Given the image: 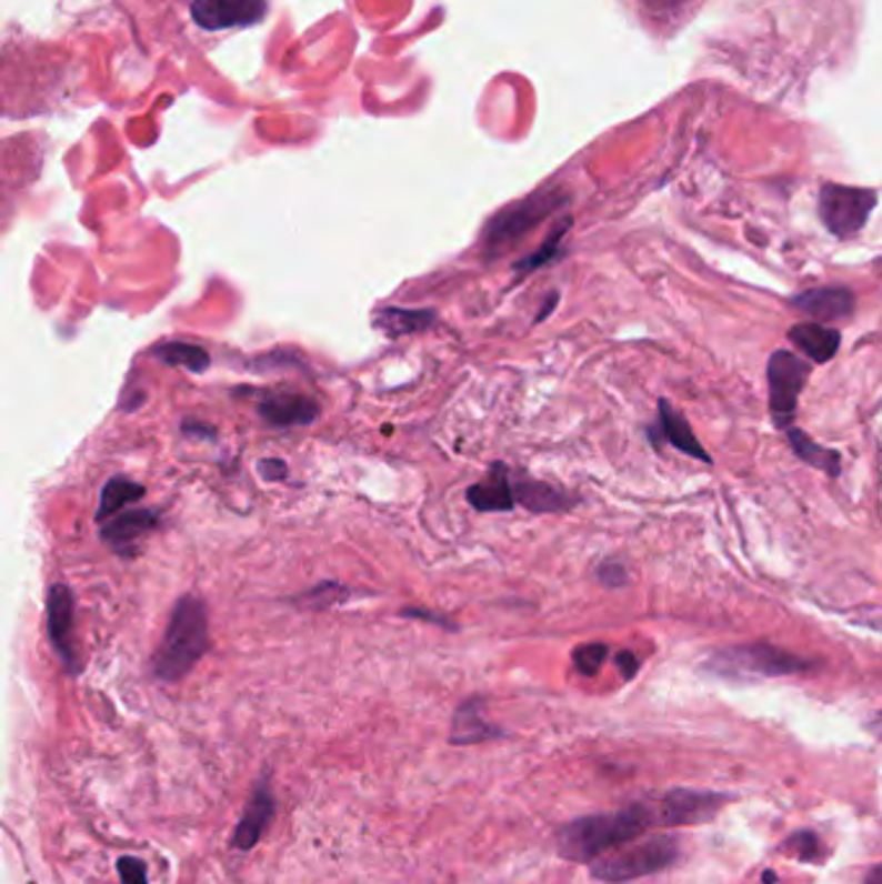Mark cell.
I'll return each mask as SVG.
<instances>
[{
    "mask_svg": "<svg viewBox=\"0 0 882 884\" xmlns=\"http://www.w3.org/2000/svg\"><path fill=\"white\" fill-rule=\"evenodd\" d=\"M790 342L798 346V352L805 354L813 362H831L836 358L841 346V334L836 329H829L825 323H798L790 329Z\"/></svg>",
    "mask_w": 882,
    "mask_h": 884,
    "instance_id": "ac0fdd59",
    "label": "cell"
},
{
    "mask_svg": "<svg viewBox=\"0 0 882 884\" xmlns=\"http://www.w3.org/2000/svg\"><path fill=\"white\" fill-rule=\"evenodd\" d=\"M864 884H882V864H875L864 877Z\"/></svg>",
    "mask_w": 882,
    "mask_h": 884,
    "instance_id": "1f68e13d",
    "label": "cell"
},
{
    "mask_svg": "<svg viewBox=\"0 0 882 884\" xmlns=\"http://www.w3.org/2000/svg\"><path fill=\"white\" fill-rule=\"evenodd\" d=\"M786 432V440H790V448H792V453L800 458L802 463H808V465H813V469H818V471H823V473H829L831 479H836L839 473H841V455L836 453V450H831V448H825V445H818L815 440H810L805 432H802L800 428H792L790 430H784Z\"/></svg>",
    "mask_w": 882,
    "mask_h": 884,
    "instance_id": "44dd1931",
    "label": "cell"
},
{
    "mask_svg": "<svg viewBox=\"0 0 882 884\" xmlns=\"http://www.w3.org/2000/svg\"><path fill=\"white\" fill-rule=\"evenodd\" d=\"M159 525V512L156 510H128L117 515L112 523L101 525V539L112 546L117 554H132V546L143 539L146 533L156 531Z\"/></svg>",
    "mask_w": 882,
    "mask_h": 884,
    "instance_id": "2e32d148",
    "label": "cell"
},
{
    "mask_svg": "<svg viewBox=\"0 0 882 884\" xmlns=\"http://www.w3.org/2000/svg\"><path fill=\"white\" fill-rule=\"evenodd\" d=\"M210 650L208 607L192 595L181 597L169 615L167 634L153 654V673L159 681L177 683Z\"/></svg>",
    "mask_w": 882,
    "mask_h": 884,
    "instance_id": "7a4b0ae2",
    "label": "cell"
},
{
    "mask_svg": "<svg viewBox=\"0 0 882 884\" xmlns=\"http://www.w3.org/2000/svg\"><path fill=\"white\" fill-rule=\"evenodd\" d=\"M766 378L771 420H774L779 430H790L794 422V412H798L800 393L805 391V383L810 378V362L790 350H776L769 358Z\"/></svg>",
    "mask_w": 882,
    "mask_h": 884,
    "instance_id": "8992f818",
    "label": "cell"
},
{
    "mask_svg": "<svg viewBox=\"0 0 882 884\" xmlns=\"http://www.w3.org/2000/svg\"><path fill=\"white\" fill-rule=\"evenodd\" d=\"M728 796L691 792V788H673L663 800L655 802L658 825H699L712 820L722 810Z\"/></svg>",
    "mask_w": 882,
    "mask_h": 884,
    "instance_id": "9c48e42d",
    "label": "cell"
},
{
    "mask_svg": "<svg viewBox=\"0 0 882 884\" xmlns=\"http://www.w3.org/2000/svg\"><path fill=\"white\" fill-rule=\"evenodd\" d=\"M515 500L531 512H559L572 508V496L562 492V489L543 484V481H533L521 476L515 484Z\"/></svg>",
    "mask_w": 882,
    "mask_h": 884,
    "instance_id": "ffe728a7",
    "label": "cell"
},
{
    "mask_svg": "<svg viewBox=\"0 0 882 884\" xmlns=\"http://www.w3.org/2000/svg\"><path fill=\"white\" fill-rule=\"evenodd\" d=\"M189 13L204 31H225L262 21L267 3L264 0H192Z\"/></svg>",
    "mask_w": 882,
    "mask_h": 884,
    "instance_id": "ba28073f",
    "label": "cell"
},
{
    "mask_svg": "<svg viewBox=\"0 0 882 884\" xmlns=\"http://www.w3.org/2000/svg\"><path fill=\"white\" fill-rule=\"evenodd\" d=\"M652 825H658L655 804H629L619 812L567 823L557 833V851L570 862H595V858L642 838Z\"/></svg>",
    "mask_w": 882,
    "mask_h": 884,
    "instance_id": "6da1fadb",
    "label": "cell"
},
{
    "mask_svg": "<svg viewBox=\"0 0 882 884\" xmlns=\"http://www.w3.org/2000/svg\"><path fill=\"white\" fill-rule=\"evenodd\" d=\"M272 815H274V796H272V788L267 781H257L254 792H251L249 802H247V810H243V815L239 820V825H235V833L231 838V846L235 851H251L262 838L267 825L272 823Z\"/></svg>",
    "mask_w": 882,
    "mask_h": 884,
    "instance_id": "5bb4252c",
    "label": "cell"
},
{
    "mask_svg": "<svg viewBox=\"0 0 882 884\" xmlns=\"http://www.w3.org/2000/svg\"><path fill=\"white\" fill-rule=\"evenodd\" d=\"M815 662L782 650V646L755 642L738 644L712 654V673L724 677H782L794 673H808Z\"/></svg>",
    "mask_w": 882,
    "mask_h": 884,
    "instance_id": "5b68a950",
    "label": "cell"
},
{
    "mask_svg": "<svg viewBox=\"0 0 882 884\" xmlns=\"http://www.w3.org/2000/svg\"><path fill=\"white\" fill-rule=\"evenodd\" d=\"M401 615H409V619H424V621H432V623H443V626H448V629L453 631V623H451V621L440 619L438 613H422L420 607H407V611H401Z\"/></svg>",
    "mask_w": 882,
    "mask_h": 884,
    "instance_id": "4dcf8cb0",
    "label": "cell"
},
{
    "mask_svg": "<svg viewBox=\"0 0 882 884\" xmlns=\"http://www.w3.org/2000/svg\"><path fill=\"white\" fill-rule=\"evenodd\" d=\"M502 732L492 727L484 716V701L469 699L455 709L453 727H451V745H477V742L500 737Z\"/></svg>",
    "mask_w": 882,
    "mask_h": 884,
    "instance_id": "e0dca14e",
    "label": "cell"
},
{
    "mask_svg": "<svg viewBox=\"0 0 882 884\" xmlns=\"http://www.w3.org/2000/svg\"><path fill=\"white\" fill-rule=\"evenodd\" d=\"M435 321H438L435 311H412V308H381V311H375L373 315L375 327L391 339L420 334V331L435 327Z\"/></svg>",
    "mask_w": 882,
    "mask_h": 884,
    "instance_id": "d6986e66",
    "label": "cell"
},
{
    "mask_svg": "<svg viewBox=\"0 0 882 884\" xmlns=\"http://www.w3.org/2000/svg\"><path fill=\"white\" fill-rule=\"evenodd\" d=\"M151 354L156 360L167 362V365L184 368L189 373H202L210 365V354L202 350L200 344H187V342H163L159 346H153Z\"/></svg>",
    "mask_w": 882,
    "mask_h": 884,
    "instance_id": "603a6c76",
    "label": "cell"
},
{
    "mask_svg": "<svg viewBox=\"0 0 882 884\" xmlns=\"http://www.w3.org/2000/svg\"><path fill=\"white\" fill-rule=\"evenodd\" d=\"M259 471H262V476L270 481H280L288 476V465L278 461V458H272V461H259Z\"/></svg>",
    "mask_w": 882,
    "mask_h": 884,
    "instance_id": "f1b7e54d",
    "label": "cell"
},
{
    "mask_svg": "<svg viewBox=\"0 0 882 884\" xmlns=\"http://www.w3.org/2000/svg\"><path fill=\"white\" fill-rule=\"evenodd\" d=\"M554 305H557V293H551V300H549V303H547V305H543V311H541L539 315H535V323H539V321H543V319H547V313H549V311H551V308H554Z\"/></svg>",
    "mask_w": 882,
    "mask_h": 884,
    "instance_id": "d6a6232c",
    "label": "cell"
},
{
    "mask_svg": "<svg viewBox=\"0 0 882 884\" xmlns=\"http://www.w3.org/2000/svg\"><path fill=\"white\" fill-rule=\"evenodd\" d=\"M598 580H601L605 587H624L629 574L619 562H605L601 564V570H598Z\"/></svg>",
    "mask_w": 882,
    "mask_h": 884,
    "instance_id": "83f0119b",
    "label": "cell"
},
{
    "mask_svg": "<svg viewBox=\"0 0 882 884\" xmlns=\"http://www.w3.org/2000/svg\"><path fill=\"white\" fill-rule=\"evenodd\" d=\"M567 204V194L559 192V189L549 187L541 189L525 200L510 204L508 210H502L500 215H494L490 220L484 231V254L487 257H500L502 251L513 247L521 239H525L535 225H541L543 220Z\"/></svg>",
    "mask_w": 882,
    "mask_h": 884,
    "instance_id": "277c9868",
    "label": "cell"
},
{
    "mask_svg": "<svg viewBox=\"0 0 882 884\" xmlns=\"http://www.w3.org/2000/svg\"><path fill=\"white\" fill-rule=\"evenodd\" d=\"M880 724H882V714H880Z\"/></svg>",
    "mask_w": 882,
    "mask_h": 884,
    "instance_id": "836d02e7",
    "label": "cell"
},
{
    "mask_svg": "<svg viewBox=\"0 0 882 884\" xmlns=\"http://www.w3.org/2000/svg\"><path fill=\"white\" fill-rule=\"evenodd\" d=\"M146 496V489L136 484V481L128 479V476H112L101 489V500H99V512H97V520L112 518L120 512L124 504H132L138 500H143Z\"/></svg>",
    "mask_w": 882,
    "mask_h": 884,
    "instance_id": "7402d4cb",
    "label": "cell"
},
{
    "mask_svg": "<svg viewBox=\"0 0 882 884\" xmlns=\"http://www.w3.org/2000/svg\"><path fill=\"white\" fill-rule=\"evenodd\" d=\"M648 438L652 440V445L668 442V445H673L683 455L699 458V461L704 463L712 461L706 450L702 448V442H699V438L694 435V430H691L689 422L683 420V414L665 399L658 404V424L648 430Z\"/></svg>",
    "mask_w": 882,
    "mask_h": 884,
    "instance_id": "8fae6325",
    "label": "cell"
},
{
    "mask_svg": "<svg viewBox=\"0 0 882 884\" xmlns=\"http://www.w3.org/2000/svg\"><path fill=\"white\" fill-rule=\"evenodd\" d=\"M617 665L621 670V675H624V681H632V677L637 675V670H640V660H637V654H632V652H619Z\"/></svg>",
    "mask_w": 882,
    "mask_h": 884,
    "instance_id": "f546056e",
    "label": "cell"
},
{
    "mask_svg": "<svg viewBox=\"0 0 882 884\" xmlns=\"http://www.w3.org/2000/svg\"><path fill=\"white\" fill-rule=\"evenodd\" d=\"M878 197L870 189L825 184L818 197V215L836 239H852L868 225Z\"/></svg>",
    "mask_w": 882,
    "mask_h": 884,
    "instance_id": "52a82bcc",
    "label": "cell"
},
{
    "mask_svg": "<svg viewBox=\"0 0 882 884\" xmlns=\"http://www.w3.org/2000/svg\"><path fill=\"white\" fill-rule=\"evenodd\" d=\"M570 225H572V220H562V225L554 228V233H551L549 239L541 243V249H535L531 257H525L523 262L515 264V272L518 274H529L533 270H541V267L551 264L554 259H559V254H562L564 233H567V228H570Z\"/></svg>",
    "mask_w": 882,
    "mask_h": 884,
    "instance_id": "cb8c5ba5",
    "label": "cell"
},
{
    "mask_svg": "<svg viewBox=\"0 0 882 884\" xmlns=\"http://www.w3.org/2000/svg\"><path fill=\"white\" fill-rule=\"evenodd\" d=\"M467 500L479 512H508L515 508V484L510 479V471L505 463H494L490 473L479 481V484L469 486Z\"/></svg>",
    "mask_w": 882,
    "mask_h": 884,
    "instance_id": "9a60e30c",
    "label": "cell"
},
{
    "mask_svg": "<svg viewBox=\"0 0 882 884\" xmlns=\"http://www.w3.org/2000/svg\"><path fill=\"white\" fill-rule=\"evenodd\" d=\"M257 412L270 428H295V424H311L319 420L321 406L317 399L303 393H270L259 401Z\"/></svg>",
    "mask_w": 882,
    "mask_h": 884,
    "instance_id": "4fadbf2b",
    "label": "cell"
},
{
    "mask_svg": "<svg viewBox=\"0 0 882 884\" xmlns=\"http://www.w3.org/2000/svg\"><path fill=\"white\" fill-rule=\"evenodd\" d=\"M609 660V646L605 644H582L574 650L572 662L582 675H595L603 667V662Z\"/></svg>",
    "mask_w": 882,
    "mask_h": 884,
    "instance_id": "484cf974",
    "label": "cell"
},
{
    "mask_svg": "<svg viewBox=\"0 0 882 884\" xmlns=\"http://www.w3.org/2000/svg\"><path fill=\"white\" fill-rule=\"evenodd\" d=\"M681 843L673 835H652L640 843H629V846L619 848L617 854L595 858L590 866V874L601 882L621 884L632 882L648 874H658L679 862Z\"/></svg>",
    "mask_w": 882,
    "mask_h": 884,
    "instance_id": "3957f363",
    "label": "cell"
},
{
    "mask_svg": "<svg viewBox=\"0 0 882 884\" xmlns=\"http://www.w3.org/2000/svg\"><path fill=\"white\" fill-rule=\"evenodd\" d=\"M792 305L805 315H810V319H815L818 323H833V321L852 319L856 298L852 290L844 285H829V288L805 290V293L794 295Z\"/></svg>",
    "mask_w": 882,
    "mask_h": 884,
    "instance_id": "7c38bea8",
    "label": "cell"
},
{
    "mask_svg": "<svg viewBox=\"0 0 882 884\" xmlns=\"http://www.w3.org/2000/svg\"><path fill=\"white\" fill-rule=\"evenodd\" d=\"M73 592L68 585H52L47 590V636L54 646V652L60 654L62 665L70 673H78V660L73 652V615H76Z\"/></svg>",
    "mask_w": 882,
    "mask_h": 884,
    "instance_id": "30bf717a",
    "label": "cell"
},
{
    "mask_svg": "<svg viewBox=\"0 0 882 884\" xmlns=\"http://www.w3.org/2000/svg\"><path fill=\"white\" fill-rule=\"evenodd\" d=\"M117 872H120L122 884H148L146 864L136 856H122L120 862H117Z\"/></svg>",
    "mask_w": 882,
    "mask_h": 884,
    "instance_id": "4316f807",
    "label": "cell"
},
{
    "mask_svg": "<svg viewBox=\"0 0 882 884\" xmlns=\"http://www.w3.org/2000/svg\"><path fill=\"white\" fill-rule=\"evenodd\" d=\"M821 838H818L815 833H810V831H802V833H794L790 841L784 843V851L786 854H792V856H798L800 862H808V864H813V862H821Z\"/></svg>",
    "mask_w": 882,
    "mask_h": 884,
    "instance_id": "d4e9b609",
    "label": "cell"
}]
</instances>
